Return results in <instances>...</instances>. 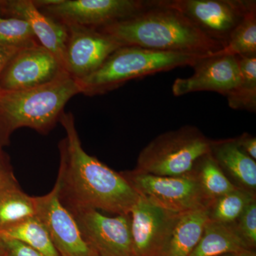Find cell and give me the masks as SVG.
I'll return each instance as SVG.
<instances>
[{
    "label": "cell",
    "instance_id": "cell-1",
    "mask_svg": "<svg viewBox=\"0 0 256 256\" xmlns=\"http://www.w3.org/2000/svg\"><path fill=\"white\" fill-rule=\"evenodd\" d=\"M60 120L66 136L60 142V163L55 186L68 210L92 208L116 215L130 214L140 200L120 172H116L82 148L73 114Z\"/></svg>",
    "mask_w": 256,
    "mask_h": 256
},
{
    "label": "cell",
    "instance_id": "cell-2",
    "mask_svg": "<svg viewBox=\"0 0 256 256\" xmlns=\"http://www.w3.org/2000/svg\"><path fill=\"white\" fill-rule=\"evenodd\" d=\"M98 30L122 46H138L159 52L212 56L224 48L178 10L163 0L130 18Z\"/></svg>",
    "mask_w": 256,
    "mask_h": 256
},
{
    "label": "cell",
    "instance_id": "cell-3",
    "mask_svg": "<svg viewBox=\"0 0 256 256\" xmlns=\"http://www.w3.org/2000/svg\"><path fill=\"white\" fill-rule=\"evenodd\" d=\"M80 94L76 80L68 75L42 86L0 92V144L23 127L46 134L64 112L66 104Z\"/></svg>",
    "mask_w": 256,
    "mask_h": 256
},
{
    "label": "cell",
    "instance_id": "cell-4",
    "mask_svg": "<svg viewBox=\"0 0 256 256\" xmlns=\"http://www.w3.org/2000/svg\"><path fill=\"white\" fill-rule=\"evenodd\" d=\"M178 52H159L138 46H121L114 50L94 73L78 80L80 94L101 95L110 92L129 80L178 67H193L202 58Z\"/></svg>",
    "mask_w": 256,
    "mask_h": 256
},
{
    "label": "cell",
    "instance_id": "cell-5",
    "mask_svg": "<svg viewBox=\"0 0 256 256\" xmlns=\"http://www.w3.org/2000/svg\"><path fill=\"white\" fill-rule=\"evenodd\" d=\"M210 141L195 126L162 133L141 150L134 170L156 176H184L197 160L210 153Z\"/></svg>",
    "mask_w": 256,
    "mask_h": 256
},
{
    "label": "cell",
    "instance_id": "cell-6",
    "mask_svg": "<svg viewBox=\"0 0 256 256\" xmlns=\"http://www.w3.org/2000/svg\"><path fill=\"white\" fill-rule=\"evenodd\" d=\"M120 174L140 196L174 213L206 210L212 202L191 174L161 176L134 169L121 172Z\"/></svg>",
    "mask_w": 256,
    "mask_h": 256
},
{
    "label": "cell",
    "instance_id": "cell-7",
    "mask_svg": "<svg viewBox=\"0 0 256 256\" xmlns=\"http://www.w3.org/2000/svg\"><path fill=\"white\" fill-rule=\"evenodd\" d=\"M156 0H58L40 8L65 26L100 28L130 18L156 4Z\"/></svg>",
    "mask_w": 256,
    "mask_h": 256
},
{
    "label": "cell",
    "instance_id": "cell-8",
    "mask_svg": "<svg viewBox=\"0 0 256 256\" xmlns=\"http://www.w3.org/2000/svg\"><path fill=\"white\" fill-rule=\"evenodd\" d=\"M184 15L212 40L226 45L232 32L256 1L244 0H163Z\"/></svg>",
    "mask_w": 256,
    "mask_h": 256
},
{
    "label": "cell",
    "instance_id": "cell-9",
    "mask_svg": "<svg viewBox=\"0 0 256 256\" xmlns=\"http://www.w3.org/2000/svg\"><path fill=\"white\" fill-rule=\"evenodd\" d=\"M69 212L96 256H136L130 214L109 217L92 208Z\"/></svg>",
    "mask_w": 256,
    "mask_h": 256
},
{
    "label": "cell",
    "instance_id": "cell-10",
    "mask_svg": "<svg viewBox=\"0 0 256 256\" xmlns=\"http://www.w3.org/2000/svg\"><path fill=\"white\" fill-rule=\"evenodd\" d=\"M63 64L40 44L18 50L0 76L3 92L26 90L46 85L66 75Z\"/></svg>",
    "mask_w": 256,
    "mask_h": 256
},
{
    "label": "cell",
    "instance_id": "cell-11",
    "mask_svg": "<svg viewBox=\"0 0 256 256\" xmlns=\"http://www.w3.org/2000/svg\"><path fill=\"white\" fill-rule=\"evenodd\" d=\"M182 214L156 206L140 196L130 212L136 256H162Z\"/></svg>",
    "mask_w": 256,
    "mask_h": 256
},
{
    "label": "cell",
    "instance_id": "cell-12",
    "mask_svg": "<svg viewBox=\"0 0 256 256\" xmlns=\"http://www.w3.org/2000/svg\"><path fill=\"white\" fill-rule=\"evenodd\" d=\"M68 38L64 52L66 72L76 82L88 76L121 47L110 35L98 28L66 26Z\"/></svg>",
    "mask_w": 256,
    "mask_h": 256
},
{
    "label": "cell",
    "instance_id": "cell-13",
    "mask_svg": "<svg viewBox=\"0 0 256 256\" xmlns=\"http://www.w3.org/2000/svg\"><path fill=\"white\" fill-rule=\"evenodd\" d=\"M34 198L36 216L46 228L60 256H96L74 216L60 202L55 185L50 193Z\"/></svg>",
    "mask_w": 256,
    "mask_h": 256
},
{
    "label": "cell",
    "instance_id": "cell-14",
    "mask_svg": "<svg viewBox=\"0 0 256 256\" xmlns=\"http://www.w3.org/2000/svg\"><path fill=\"white\" fill-rule=\"evenodd\" d=\"M193 67L194 72L191 76L174 80V96L212 92L227 97L238 87L240 72L236 56L220 54L218 52L198 60Z\"/></svg>",
    "mask_w": 256,
    "mask_h": 256
},
{
    "label": "cell",
    "instance_id": "cell-15",
    "mask_svg": "<svg viewBox=\"0 0 256 256\" xmlns=\"http://www.w3.org/2000/svg\"><path fill=\"white\" fill-rule=\"evenodd\" d=\"M0 16L20 18L28 22L38 43L53 53L64 66L68 30L42 12L33 0H0Z\"/></svg>",
    "mask_w": 256,
    "mask_h": 256
},
{
    "label": "cell",
    "instance_id": "cell-16",
    "mask_svg": "<svg viewBox=\"0 0 256 256\" xmlns=\"http://www.w3.org/2000/svg\"><path fill=\"white\" fill-rule=\"evenodd\" d=\"M210 156L238 190L256 196V162L238 148L235 138L210 140Z\"/></svg>",
    "mask_w": 256,
    "mask_h": 256
},
{
    "label": "cell",
    "instance_id": "cell-17",
    "mask_svg": "<svg viewBox=\"0 0 256 256\" xmlns=\"http://www.w3.org/2000/svg\"><path fill=\"white\" fill-rule=\"evenodd\" d=\"M256 252L249 248L234 224L208 223L190 256H222Z\"/></svg>",
    "mask_w": 256,
    "mask_h": 256
},
{
    "label": "cell",
    "instance_id": "cell-18",
    "mask_svg": "<svg viewBox=\"0 0 256 256\" xmlns=\"http://www.w3.org/2000/svg\"><path fill=\"white\" fill-rule=\"evenodd\" d=\"M208 220L206 210L183 214L162 256H190Z\"/></svg>",
    "mask_w": 256,
    "mask_h": 256
},
{
    "label": "cell",
    "instance_id": "cell-19",
    "mask_svg": "<svg viewBox=\"0 0 256 256\" xmlns=\"http://www.w3.org/2000/svg\"><path fill=\"white\" fill-rule=\"evenodd\" d=\"M34 216V198L25 194L14 178L0 188V232Z\"/></svg>",
    "mask_w": 256,
    "mask_h": 256
},
{
    "label": "cell",
    "instance_id": "cell-20",
    "mask_svg": "<svg viewBox=\"0 0 256 256\" xmlns=\"http://www.w3.org/2000/svg\"><path fill=\"white\" fill-rule=\"evenodd\" d=\"M0 234L22 242L44 256H60L50 234L36 216L1 230Z\"/></svg>",
    "mask_w": 256,
    "mask_h": 256
},
{
    "label": "cell",
    "instance_id": "cell-21",
    "mask_svg": "<svg viewBox=\"0 0 256 256\" xmlns=\"http://www.w3.org/2000/svg\"><path fill=\"white\" fill-rule=\"evenodd\" d=\"M238 60L240 80L238 87L227 96L229 107L235 110H256V56H240Z\"/></svg>",
    "mask_w": 256,
    "mask_h": 256
},
{
    "label": "cell",
    "instance_id": "cell-22",
    "mask_svg": "<svg viewBox=\"0 0 256 256\" xmlns=\"http://www.w3.org/2000/svg\"><path fill=\"white\" fill-rule=\"evenodd\" d=\"M190 174L196 178L210 201L237 188L224 174L210 153L197 160Z\"/></svg>",
    "mask_w": 256,
    "mask_h": 256
},
{
    "label": "cell",
    "instance_id": "cell-23",
    "mask_svg": "<svg viewBox=\"0 0 256 256\" xmlns=\"http://www.w3.org/2000/svg\"><path fill=\"white\" fill-rule=\"evenodd\" d=\"M256 196L236 190L215 198L206 208L208 220L220 224H234Z\"/></svg>",
    "mask_w": 256,
    "mask_h": 256
},
{
    "label": "cell",
    "instance_id": "cell-24",
    "mask_svg": "<svg viewBox=\"0 0 256 256\" xmlns=\"http://www.w3.org/2000/svg\"><path fill=\"white\" fill-rule=\"evenodd\" d=\"M220 54L240 56H256V5L245 14Z\"/></svg>",
    "mask_w": 256,
    "mask_h": 256
},
{
    "label": "cell",
    "instance_id": "cell-25",
    "mask_svg": "<svg viewBox=\"0 0 256 256\" xmlns=\"http://www.w3.org/2000/svg\"><path fill=\"white\" fill-rule=\"evenodd\" d=\"M37 44L40 43L28 22L0 16V44L22 50Z\"/></svg>",
    "mask_w": 256,
    "mask_h": 256
},
{
    "label": "cell",
    "instance_id": "cell-26",
    "mask_svg": "<svg viewBox=\"0 0 256 256\" xmlns=\"http://www.w3.org/2000/svg\"><path fill=\"white\" fill-rule=\"evenodd\" d=\"M238 233L249 248H256V200L250 202L244 213L235 222Z\"/></svg>",
    "mask_w": 256,
    "mask_h": 256
},
{
    "label": "cell",
    "instance_id": "cell-27",
    "mask_svg": "<svg viewBox=\"0 0 256 256\" xmlns=\"http://www.w3.org/2000/svg\"><path fill=\"white\" fill-rule=\"evenodd\" d=\"M0 246L4 256H46L22 242L0 234Z\"/></svg>",
    "mask_w": 256,
    "mask_h": 256
},
{
    "label": "cell",
    "instance_id": "cell-28",
    "mask_svg": "<svg viewBox=\"0 0 256 256\" xmlns=\"http://www.w3.org/2000/svg\"><path fill=\"white\" fill-rule=\"evenodd\" d=\"M237 146L248 156L256 160V138L255 136L244 132L238 137L235 138Z\"/></svg>",
    "mask_w": 256,
    "mask_h": 256
},
{
    "label": "cell",
    "instance_id": "cell-29",
    "mask_svg": "<svg viewBox=\"0 0 256 256\" xmlns=\"http://www.w3.org/2000/svg\"><path fill=\"white\" fill-rule=\"evenodd\" d=\"M18 48L6 46L0 44V76L4 70L5 66L8 63L10 58L18 52ZM1 92V88H0Z\"/></svg>",
    "mask_w": 256,
    "mask_h": 256
},
{
    "label": "cell",
    "instance_id": "cell-30",
    "mask_svg": "<svg viewBox=\"0 0 256 256\" xmlns=\"http://www.w3.org/2000/svg\"><path fill=\"white\" fill-rule=\"evenodd\" d=\"M14 178L13 174L6 170H3L2 168H0V188L10 181L12 178Z\"/></svg>",
    "mask_w": 256,
    "mask_h": 256
},
{
    "label": "cell",
    "instance_id": "cell-31",
    "mask_svg": "<svg viewBox=\"0 0 256 256\" xmlns=\"http://www.w3.org/2000/svg\"><path fill=\"white\" fill-rule=\"evenodd\" d=\"M222 256H256V252H248L240 254H226Z\"/></svg>",
    "mask_w": 256,
    "mask_h": 256
},
{
    "label": "cell",
    "instance_id": "cell-32",
    "mask_svg": "<svg viewBox=\"0 0 256 256\" xmlns=\"http://www.w3.org/2000/svg\"><path fill=\"white\" fill-rule=\"evenodd\" d=\"M0 256H4V254H3L2 250V248L0 246Z\"/></svg>",
    "mask_w": 256,
    "mask_h": 256
},
{
    "label": "cell",
    "instance_id": "cell-33",
    "mask_svg": "<svg viewBox=\"0 0 256 256\" xmlns=\"http://www.w3.org/2000/svg\"><path fill=\"white\" fill-rule=\"evenodd\" d=\"M1 162H2V156H1V153H0V168H2Z\"/></svg>",
    "mask_w": 256,
    "mask_h": 256
}]
</instances>
